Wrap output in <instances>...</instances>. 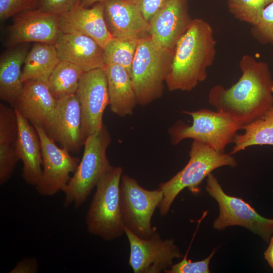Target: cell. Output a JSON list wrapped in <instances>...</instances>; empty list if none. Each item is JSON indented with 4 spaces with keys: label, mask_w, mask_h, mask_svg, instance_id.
Listing matches in <instances>:
<instances>
[{
    "label": "cell",
    "mask_w": 273,
    "mask_h": 273,
    "mask_svg": "<svg viewBox=\"0 0 273 273\" xmlns=\"http://www.w3.org/2000/svg\"><path fill=\"white\" fill-rule=\"evenodd\" d=\"M239 67L238 81L227 88L221 84L213 86L208 102L242 127L273 107V79L268 64L250 55L242 56Z\"/></svg>",
    "instance_id": "obj_1"
},
{
    "label": "cell",
    "mask_w": 273,
    "mask_h": 273,
    "mask_svg": "<svg viewBox=\"0 0 273 273\" xmlns=\"http://www.w3.org/2000/svg\"><path fill=\"white\" fill-rule=\"evenodd\" d=\"M216 41L211 25L201 18L193 19L177 41L165 82L170 91H191L207 77V69L216 53Z\"/></svg>",
    "instance_id": "obj_2"
},
{
    "label": "cell",
    "mask_w": 273,
    "mask_h": 273,
    "mask_svg": "<svg viewBox=\"0 0 273 273\" xmlns=\"http://www.w3.org/2000/svg\"><path fill=\"white\" fill-rule=\"evenodd\" d=\"M174 50L162 47L150 36L140 39L130 74L138 104L148 105L163 95Z\"/></svg>",
    "instance_id": "obj_3"
},
{
    "label": "cell",
    "mask_w": 273,
    "mask_h": 273,
    "mask_svg": "<svg viewBox=\"0 0 273 273\" xmlns=\"http://www.w3.org/2000/svg\"><path fill=\"white\" fill-rule=\"evenodd\" d=\"M189 155L190 159L185 167L169 180L159 185V188L163 195L158 206L161 216L167 215L173 201L185 188L197 193L200 184L212 171L222 166L234 167L237 165L233 155L218 152L197 141L193 142Z\"/></svg>",
    "instance_id": "obj_4"
},
{
    "label": "cell",
    "mask_w": 273,
    "mask_h": 273,
    "mask_svg": "<svg viewBox=\"0 0 273 273\" xmlns=\"http://www.w3.org/2000/svg\"><path fill=\"white\" fill-rule=\"evenodd\" d=\"M123 169L111 166L100 179L86 215L88 232L105 241L125 234L120 203Z\"/></svg>",
    "instance_id": "obj_5"
},
{
    "label": "cell",
    "mask_w": 273,
    "mask_h": 273,
    "mask_svg": "<svg viewBox=\"0 0 273 273\" xmlns=\"http://www.w3.org/2000/svg\"><path fill=\"white\" fill-rule=\"evenodd\" d=\"M111 141L110 134L104 125L85 140L82 158L63 191L64 207L72 204L76 208L80 207L111 166L106 154Z\"/></svg>",
    "instance_id": "obj_6"
},
{
    "label": "cell",
    "mask_w": 273,
    "mask_h": 273,
    "mask_svg": "<svg viewBox=\"0 0 273 273\" xmlns=\"http://www.w3.org/2000/svg\"><path fill=\"white\" fill-rule=\"evenodd\" d=\"M191 116V125L177 121L169 130L171 143L178 144L184 140L191 139L205 144L219 152H225L227 146L234 142L241 126L229 116L207 109L184 111Z\"/></svg>",
    "instance_id": "obj_7"
},
{
    "label": "cell",
    "mask_w": 273,
    "mask_h": 273,
    "mask_svg": "<svg viewBox=\"0 0 273 273\" xmlns=\"http://www.w3.org/2000/svg\"><path fill=\"white\" fill-rule=\"evenodd\" d=\"M120 189L124 227L141 238H150L157 231V228L152 226L151 220L163 199V192L159 188L146 190L127 175H122Z\"/></svg>",
    "instance_id": "obj_8"
},
{
    "label": "cell",
    "mask_w": 273,
    "mask_h": 273,
    "mask_svg": "<svg viewBox=\"0 0 273 273\" xmlns=\"http://www.w3.org/2000/svg\"><path fill=\"white\" fill-rule=\"evenodd\" d=\"M206 189L219 206V214L213 225L215 229L241 226L259 235L267 242L270 240L273 234V219L261 216L243 199L227 195L211 173L207 177Z\"/></svg>",
    "instance_id": "obj_9"
},
{
    "label": "cell",
    "mask_w": 273,
    "mask_h": 273,
    "mask_svg": "<svg viewBox=\"0 0 273 273\" xmlns=\"http://www.w3.org/2000/svg\"><path fill=\"white\" fill-rule=\"evenodd\" d=\"M130 246L129 264L134 273H160L183 257L173 239H162L156 231L150 238H141L124 229Z\"/></svg>",
    "instance_id": "obj_10"
},
{
    "label": "cell",
    "mask_w": 273,
    "mask_h": 273,
    "mask_svg": "<svg viewBox=\"0 0 273 273\" xmlns=\"http://www.w3.org/2000/svg\"><path fill=\"white\" fill-rule=\"evenodd\" d=\"M33 126L40 138L42 157V174L35 188L41 196H52L63 192L80 160L66 149L59 147L41 127Z\"/></svg>",
    "instance_id": "obj_11"
},
{
    "label": "cell",
    "mask_w": 273,
    "mask_h": 273,
    "mask_svg": "<svg viewBox=\"0 0 273 273\" xmlns=\"http://www.w3.org/2000/svg\"><path fill=\"white\" fill-rule=\"evenodd\" d=\"M76 94L80 107L81 133L84 143L88 136L104 125V111L109 105L107 81L103 68L85 72L80 79Z\"/></svg>",
    "instance_id": "obj_12"
},
{
    "label": "cell",
    "mask_w": 273,
    "mask_h": 273,
    "mask_svg": "<svg viewBox=\"0 0 273 273\" xmlns=\"http://www.w3.org/2000/svg\"><path fill=\"white\" fill-rule=\"evenodd\" d=\"M58 15L38 9L27 10L16 15L8 30L6 47L31 42L54 44L60 32Z\"/></svg>",
    "instance_id": "obj_13"
},
{
    "label": "cell",
    "mask_w": 273,
    "mask_h": 273,
    "mask_svg": "<svg viewBox=\"0 0 273 273\" xmlns=\"http://www.w3.org/2000/svg\"><path fill=\"white\" fill-rule=\"evenodd\" d=\"M81 124L80 107L75 94L57 101L53 114L44 130L61 147L76 153L84 144Z\"/></svg>",
    "instance_id": "obj_14"
},
{
    "label": "cell",
    "mask_w": 273,
    "mask_h": 273,
    "mask_svg": "<svg viewBox=\"0 0 273 273\" xmlns=\"http://www.w3.org/2000/svg\"><path fill=\"white\" fill-rule=\"evenodd\" d=\"M189 0H169L148 21L149 34L162 47L174 50L190 28Z\"/></svg>",
    "instance_id": "obj_15"
},
{
    "label": "cell",
    "mask_w": 273,
    "mask_h": 273,
    "mask_svg": "<svg viewBox=\"0 0 273 273\" xmlns=\"http://www.w3.org/2000/svg\"><path fill=\"white\" fill-rule=\"evenodd\" d=\"M104 15L114 38L141 39L150 36L148 22L136 0H105Z\"/></svg>",
    "instance_id": "obj_16"
},
{
    "label": "cell",
    "mask_w": 273,
    "mask_h": 273,
    "mask_svg": "<svg viewBox=\"0 0 273 273\" xmlns=\"http://www.w3.org/2000/svg\"><path fill=\"white\" fill-rule=\"evenodd\" d=\"M60 30L64 33L87 36L96 41L103 49L113 38L107 27L103 2L92 8L80 4L64 14L58 15Z\"/></svg>",
    "instance_id": "obj_17"
},
{
    "label": "cell",
    "mask_w": 273,
    "mask_h": 273,
    "mask_svg": "<svg viewBox=\"0 0 273 273\" xmlns=\"http://www.w3.org/2000/svg\"><path fill=\"white\" fill-rule=\"evenodd\" d=\"M57 100L49 88L48 81L35 79L23 82L14 105L33 125L44 129L55 111Z\"/></svg>",
    "instance_id": "obj_18"
},
{
    "label": "cell",
    "mask_w": 273,
    "mask_h": 273,
    "mask_svg": "<svg viewBox=\"0 0 273 273\" xmlns=\"http://www.w3.org/2000/svg\"><path fill=\"white\" fill-rule=\"evenodd\" d=\"M18 132L13 144L17 154L23 163L22 176L25 181L36 186L42 170L41 147L38 132L29 120L16 108Z\"/></svg>",
    "instance_id": "obj_19"
},
{
    "label": "cell",
    "mask_w": 273,
    "mask_h": 273,
    "mask_svg": "<svg viewBox=\"0 0 273 273\" xmlns=\"http://www.w3.org/2000/svg\"><path fill=\"white\" fill-rule=\"evenodd\" d=\"M54 46L61 61L74 64L84 72L105 66L104 49L87 36L60 31Z\"/></svg>",
    "instance_id": "obj_20"
},
{
    "label": "cell",
    "mask_w": 273,
    "mask_h": 273,
    "mask_svg": "<svg viewBox=\"0 0 273 273\" xmlns=\"http://www.w3.org/2000/svg\"><path fill=\"white\" fill-rule=\"evenodd\" d=\"M30 46L28 42L14 45L1 55L0 98L12 106L23 86L21 68Z\"/></svg>",
    "instance_id": "obj_21"
},
{
    "label": "cell",
    "mask_w": 273,
    "mask_h": 273,
    "mask_svg": "<svg viewBox=\"0 0 273 273\" xmlns=\"http://www.w3.org/2000/svg\"><path fill=\"white\" fill-rule=\"evenodd\" d=\"M111 111L119 117L131 115L138 104L131 76L122 66L105 65Z\"/></svg>",
    "instance_id": "obj_22"
},
{
    "label": "cell",
    "mask_w": 273,
    "mask_h": 273,
    "mask_svg": "<svg viewBox=\"0 0 273 273\" xmlns=\"http://www.w3.org/2000/svg\"><path fill=\"white\" fill-rule=\"evenodd\" d=\"M60 61L54 44L35 42L24 61L21 76L22 82L35 79L48 81Z\"/></svg>",
    "instance_id": "obj_23"
},
{
    "label": "cell",
    "mask_w": 273,
    "mask_h": 273,
    "mask_svg": "<svg viewBox=\"0 0 273 273\" xmlns=\"http://www.w3.org/2000/svg\"><path fill=\"white\" fill-rule=\"evenodd\" d=\"M241 129L244 132L237 134L231 154L252 146H273V107L258 119L242 126Z\"/></svg>",
    "instance_id": "obj_24"
},
{
    "label": "cell",
    "mask_w": 273,
    "mask_h": 273,
    "mask_svg": "<svg viewBox=\"0 0 273 273\" xmlns=\"http://www.w3.org/2000/svg\"><path fill=\"white\" fill-rule=\"evenodd\" d=\"M84 72L78 66L61 60L48 81L49 89L54 98L58 101L76 94L80 79Z\"/></svg>",
    "instance_id": "obj_25"
},
{
    "label": "cell",
    "mask_w": 273,
    "mask_h": 273,
    "mask_svg": "<svg viewBox=\"0 0 273 273\" xmlns=\"http://www.w3.org/2000/svg\"><path fill=\"white\" fill-rule=\"evenodd\" d=\"M140 39L113 38L104 49L105 65L122 66L131 74L132 62Z\"/></svg>",
    "instance_id": "obj_26"
},
{
    "label": "cell",
    "mask_w": 273,
    "mask_h": 273,
    "mask_svg": "<svg viewBox=\"0 0 273 273\" xmlns=\"http://www.w3.org/2000/svg\"><path fill=\"white\" fill-rule=\"evenodd\" d=\"M273 0H228L230 12L238 20L252 26L259 21L264 9Z\"/></svg>",
    "instance_id": "obj_27"
},
{
    "label": "cell",
    "mask_w": 273,
    "mask_h": 273,
    "mask_svg": "<svg viewBox=\"0 0 273 273\" xmlns=\"http://www.w3.org/2000/svg\"><path fill=\"white\" fill-rule=\"evenodd\" d=\"M18 132L17 115L13 109L0 104V144H13Z\"/></svg>",
    "instance_id": "obj_28"
},
{
    "label": "cell",
    "mask_w": 273,
    "mask_h": 273,
    "mask_svg": "<svg viewBox=\"0 0 273 273\" xmlns=\"http://www.w3.org/2000/svg\"><path fill=\"white\" fill-rule=\"evenodd\" d=\"M251 34L260 43L273 47V1L263 10L258 22L253 26Z\"/></svg>",
    "instance_id": "obj_29"
},
{
    "label": "cell",
    "mask_w": 273,
    "mask_h": 273,
    "mask_svg": "<svg viewBox=\"0 0 273 273\" xmlns=\"http://www.w3.org/2000/svg\"><path fill=\"white\" fill-rule=\"evenodd\" d=\"M20 159L13 144H0V184L3 185L11 177Z\"/></svg>",
    "instance_id": "obj_30"
},
{
    "label": "cell",
    "mask_w": 273,
    "mask_h": 273,
    "mask_svg": "<svg viewBox=\"0 0 273 273\" xmlns=\"http://www.w3.org/2000/svg\"><path fill=\"white\" fill-rule=\"evenodd\" d=\"M215 250L205 259L197 261H192L185 256L179 262L172 264L164 271L165 273H209V265Z\"/></svg>",
    "instance_id": "obj_31"
},
{
    "label": "cell",
    "mask_w": 273,
    "mask_h": 273,
    "mask_svg": "<svg viewBox=\"0 0 273 273\" xmlns=\"http://www.w3.org/2000/svg\"><path fill=\"white\" fill-rule=\"evenodd\" d=\"M37 8V0H0V20L5 21L23 11Z\"/></svg>",
    "instance_id": "obj_32"
},
{
    "label": "cell",
    "mask_w": 273,
    "mask_h": 273,
    "mask_svg": "<svg viewBox=\"0 0 273 273\" xmlns=\"http://www.w3.org/2000/svg\"><path fill=\"white\" fill-rule=\"evenodd\" d=\"M81 0H37V9L44 12L61 15L68 12Z\"/></svg>",
    "instance_id": "obj_33"
},
{
    "label": "cell",
    "mask_w": 273,
    "mask_h": 273,
    "mask_svg": "<svg viewBox=\"0 0 273 273\" xmlns=\"http://www.w3.org/2000/svg\"><path fill=\"white\" fill-rule=\"evenodd\" d=\"M169 1L136 0L144 18L148 22Z\"/></svg>",
    "instance_id": "obj_34"
},
{
    "label": "cell",
    "mask_w": 273,
    "mask_h": 273,
    "mask_svg": "<svg viewBox=\"0 0 273 273\" xmlns=\"http://www.w3.org/2000/svg\"><path fill=\"white\" fill-rule=\"evenodd\" d=\"M38 269L37 261L34 257H27L21 259L10 273H36Z\"/></svg>",
    "instance_id": "obj_35"
},
{
    "label": "cell",
    "mask_w": 273,
    "mask_h": 273,
    "mask_svg": "<svg viewBox=\"0 0 273 273\" xmlns=\"http://www.w3.org/2000/svg\"><path fill=\"white\" fill-rule=\"evenodd\" d=\"M264 254L265 259L273 269V236L270 238L269 246Z\"/></svg>",
    "instance_id": "obj_36"
},
{
    "label": "cell",
    "mask_w": 273,
    "mask_h": 273,
    "mask_svg": "<svg viewBox=\"0 0 273 273\" xmlns=\"http://www.w3.org/2000/svg\"><path fill=\"white\" fill-rule=\"evenodd\" d=\"M105 0H81L80 5L85 8H89L90 6H92L95 4L103 2Z\"/></svg>",
    "instance_id": "obj_37"
}]
</instances>
